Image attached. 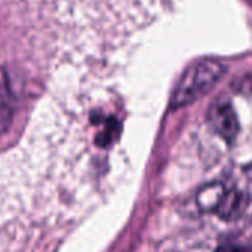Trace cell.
Wrapping results in <instances>:
<instances>
[{
  "mask_svg": "<svg viewBox=\"0 0 252 252\" xmlns=\"http://www.w3.org/2000/svg\"><path fill=\"white\" fill-rule=\"evenodd\" d=\"M224 71L225 67L214 60H205L193 64L178 82L171 98V108H181L202 98L215 86Z\"/></svg>",
  "mask_w": 252,
  "mask_h": 252,
  "instance_id": "6da1fadb",
  "label": "cell"
},
{
  "mask_svg": "<svg viewBox=\"0 0 252 252\" xmlns=\"http://www.w3.org/2000/svg\"><path fill=\"white\" fill-rule=\"evenodd\" d=\"M211 123L214 129L228 143H231L239 132V122L233 107L227 102L218 104L211 111Z\"/></svg>",
  "mask_w": 252,
  "mask_h": 252,
  "instance_id": "7a4b0ae2",
  "label": "cell"
},
{
  "mask_svg": "<svg viewBox=\"0 0 252 252\" xmlns=\"http://www.w3.org/2000/svg\"><path fill=\"white\" fill-rule=\"evenodd\" d=\"M249 205V196L240 190H225L220 203L215 208V214L224 221H231L240 217Z\"/></svg>",
  "mask_w": 252,
  "mask_h": 252,
  "instance_id": "3957f363",
  "label": "cell"
},
{
  "mask_svg": "<svg viewBox=\"0 0 252 252\" xmlns=\"http://www.w3.org/2000/svg\"><path fill=\"white\" fill-rule=\"evenodd\" d=\"M225 189L221 183H211L203 186L196 194V203L203 212H214L220 203Z\"/></svg>",
  "mask_w": 252,
  "mask_h": 252,
  "instance_id": "277c9868",
  "label": "cell"
},
{
  "mask_svg": "<svg viewBox=\"0 0 252 252\" xmlns=\"http://www.w3.org/2000/svg\"><path fill=\"white\" fill-rule=\"evenodd\" d=\"M14 105H12V95L8 86V82L2 77L0 79V134L8 129L12 120Z\"/></svg>",
  "mask_w": 252,
  "mask_h": 252,
  "instance_id": "5b68a950",
  "label": "cell"
},
{
  "mask_svg": "<svg viewBox=\"0 0 252 252\" xmlns=\"http://www.w3.org/2000/svg\"><path fill=\"white\" fill-rule=\"evenodd\" d=\"M117 131H119V125L116 120H111L108 123V126L104 129V132L96 138V144L101 146V147H105V146H110V143L116 138L117 135Z\"/></svg>",
  "mask_w": 252,
  "mask_h": 252,
  "instance_id": "8992f818",
  "label": "cell"
},
{
  "mask_svg": "<svg viewBox=\"0 0 252 252\" xmlns=\"http://www.w3.org/2000/svg\"><path fill=\"white\" fill-rule=\"evenodd\" d=\"M215 252H252V249L240 243H222L215 249Z\"/></svg>",
  "mask_w": 252,
  "mask_h": 252,
  "instance_id": "52a82bcc",
  "label": "cell"
}]
</instances>
